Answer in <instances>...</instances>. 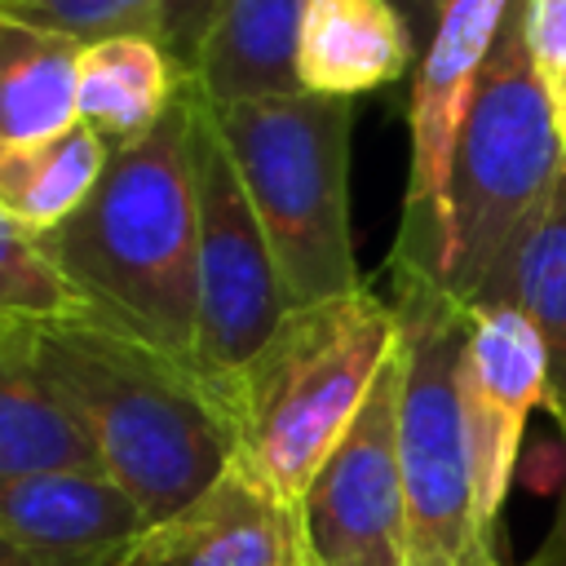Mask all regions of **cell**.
<instances>
[{
    "mask_svg": "<svg viewBox=\"0 0 566 566\" xmlns=\"http://www.w3.org/2000/svg\"><path fill=\"white\" fill-rule=\"evenodd\" d=\"M35 367L88 429L102 469L150 522L190 504L234 455V402L195 358L97 314L22 318Z\"/></svg>",
    "mask_w": 566,
    "mask_h": 566,
    "instance_id": "cell-1",
    "label": "cell"
},
{
    "mask_svg": "<svg viewBox=\"0 0 566 566\" xmlns=\"http://www.w3.org/2000/svg\"><path fill=\"white\" fill-rule=\"evenodd\" d=\"M195 75L172 111L137 142L115 146L102 181L40 243L88 314L195 358L199 327V208L190 164Z\"/></svg>",
    "mask_w": 566,
    "mask_h": 566,
    "instance_id": "cell-2",
    "label": "cell"
},
{
    "mask_svg": "<svg viewBox=\"0 0 566 566\" xmlns=\"http://www.w3.org/2000/svg\"><path fill=\"white\" fill-rule=\"evenodd\" d=\"M398 340V310L371 283L332 301L292 305L230 385L239 460L287 504H301L394 363Z\"/></svg>",
    "mask_w": 566,
    "mask_h": 566,
    "instance_id": "cell-3",
    "label": "cell"
},
{
    "mask_svg": "<svg viewBox=\"0 0 566 566\" xmlns=\"http://www.w3.org/2000/svg\"><path fill=\"white\" fill-rule=\"evenodd\" d=\"M212 119L270 239L287 305L363 287L349 234V97L301 88L212 106Z\"/></svg>",
    "mask_w": 566,
    "mask_h": 566,
    "instance_id": "cell-4",
    "label": "cell"
},
{
    "mask_svg": "<svg viewBox=\"0 0 566 566\" xmlns=\"http://www.w3.org/2000/svg\"><path fill=\"white\" fill-rule=\"evenodd\" d=\"M566 142L548 97L531 71L522 0L500 27V40L473 84L447 181V252L438 283L469 310L491 270L509 256L522 230L544 208Z\"/></svg>",
    "mask_w": 566,
    "mask_h": 566,
    "instance_id": "cell-5",
    "label": "cell"
},
{
    "mask_svg": "<svg viewBox=\"0 0 566 566\" xmlns=\"http://www.w3.org/2000/svg\"><path fill=\"white\" fill-rule=\"evenodd\" d=\"M402 332L398 464L407 495V566H500L478 517L469 433L460 411V354L469 310L433 279L394 265Z\"/></svg>",
    "mask_w": 566,
    "mask_h": 566,
    "instance_id": "cell-6",
    "label": "cell"
},
{
    "mask_svg": "<svg viewBox=\"0 0 566 566\" xmlns=\"http://www.w3.org/2000/svg\"><path fill=\"white\" fill-rule=\"evenodd\" d=\"M190 164H195V208H199V327L195 363L226 389L243 363L283 323L287 292L256 221V208L226 155L212 119V102L195 80L190 119Z\"/></svg>",
    "mask_w": 566,
    "mask_h": 566,
    "instance_id": "cell-7",
    "label": "cell"
},
{
    "mask_svg": "<svg viewBox=\"0 0 566 566\" xmlns=\"http://www.w3.org/2000/svg\"><path fill=\"white\" fill-rule=\"evenodd\" d=\"M398 389L402 354H394V363L380 371L358 420L345 429V438L305 486L296 504L305 566H407Z\"/></svg>",
    "mask_w": 566,
    "mask_h": 566,
    "instance_id": "cell-8",
    "label": "cell"
},
{
    "mask_svg": "<svg viewBox=\"0 0 566 566\" xmlns=\"http://www.w3.org/2000/svg\"><path fill=\"white\" fill-rule=\"evenodd\" d=\"M517 0H451L433 40L424 44L411 80V172L402 230L389 265H407L420 274L442 270L447 252V181L455 137L473 97V84L500 40L504 18Z\"/></svg>",
    "mask_w": 566,
    "mask_h": 566,
    "instance_id": "cell-9",
    "label": "cell"
},
{
    "mask_svg": "<svg viewBox=\"0 0 566 566\" xmlns=\"http://www.w3.org/2000/svg\"><path fill=\"white\" fill-rule=\"evenodd\" d=\"M548 398V358L531 318L513 305L469 310L460 354V411L473 460L478 517L495 539V522L517 469L526 416Z\"/></svg>",
    "mask_w": 566,
    "mask_h": 566,
    "instance_id": "cell-10",
    "label": "cell"
},
{
    "mask_svg": "<svg viewBox=\"0 0 566 566\" xmlns=\"http://www.w3.org/2000/svg\"><path fill=\"white\" fill-rule=\"evenodd\" d=\"M124 566H305L301 513L234 455L190 504L150 522Z\"/></svg>",
    "mask_w": 566,
    "mask_h": 566,
    "instance_id": "cell-11",
    "label": "cell"
},
{
    "mask_svg": "<svg viewBox=\"0 0 566 566\" xmlns=\"http://www.w3.org/2000/svg\"><path fill=\"white\" fill-rule=\"evenodd\" d=\"M146 526L142 504L102 469L0 478V531L44 566H124Z\"/></svg>",
    "mask_w": 566,
    "mask_h": 566,
    "instance_id": "cell-12",
    "label": "cell"
},
{
    "mask_svg": "<svg viewBox=\"0 0 566 566\" xmlns=\"http://www.w3.org/2000/svg\"><path fill=\"white\" fill-rule=\"evenodd\" d=\"M411 62H420V49L394 0H305L296 35L305 93L354 102L402 80Z\"/></svg>",
    "mask_w": 566,
    "mask_h": 566,
    "instance_id": "cell-13",
    "label": "cell"
},
{
    "mask_svg": "<svg viewBox=\"0 0 566 566\" xmlns=\"http://www.w3.org/2000/svg\"><path fill=\"white\" fill-rule=\"evenodd\" d=\"M478 305H513L531 318V327L539 332L544 358H548L544 407L553 411L566 438V164L544 208L535 212V221L522 230L509 256L491 270V279L482 283L469 310Z\"/></svg>",
    "mask_w": 566,
    "mask_h": 566,
    "instance_id": "cell-14",
    "label": "cell"
},
{
    "mask_svg": "<svg viewBox=\"0 0 566 566\" xmlns=\"http://www.w3.org/2000/svg\"><path fill=\"white\" fill-rule=\"evenodd\" d=\"M305 0H217L195 80L212 106L301 93L296 35Z\"/></svg>",
    "mask_w": 566,
    "mask_h": 566,
    "instance_id": "cell-15",
    "label": "cell"
},
{
    "mask_svg": "<svg viewBox=\"0 0 566 566\" xmlns=\"http://www.w3.org/2000/svg\"><path fill=\"white\" fill-rule=\"evenodd\" d=\"M53 469H102V455L80 416L35 367L22 318H0V478Z\"/></svg>",
    "mask_w": 566,
    "mask_h": 566,
    "instance_id": "cell-16",
    "label": "cell"
},
{
    "mask_svg": "<svg viewBox=\"0 0 566 566\" xmlns=\"http://www.w3.org/2000/svg\"><path fill=\"white\" fill-rule=\"evenodd\" d=\"M80 53V40L0 13V155L75 124Z\"/></svg>",
    "mask_w": 566,
    "mask_h": 566,
    "instance_id": "cell-17",
    "label": "cell"
},
{
    "mask_svg": "<svg viewBox=\"0 0 566 566\" xmlns=\"http://www.w3.org/2000/svg\"><path fill=\"white\" fill-rule=\"evenodd\" d=\"M186 80L190 71H181L155 40L115 35L84 44L75 119L88 124L111 150L128 146L172 111Z\"/></svg>",
    "mask_w": 566,
    "mask_h": 566,
    "instance_id": "cell-18",
    "label": "cell"
},
{
    "mask_svg": "<svg viewBox=\"0 0 566 566\" xmlns=\"http://www.w3.org/2000/svg\"><path fill=\"white\" fill-rule=\"evenodd\" d=\"M0 13L62 31L80 44L142 35L168 49V57L195 75L217 0H0Z\"/></svg>",
    "mask_w": 566,
    "mask_h": 566,
    "instance_id": "cell-19",
    "label": "cell"
},
{
    "mask_svg": "<svg viewBox=\"0 0 566 566\" xmlns=\"http://www.w3.org/2000/svg\"><path fill=\"white\" fill-rule=\"evenodd\" d=\"M106 159L111 146L80 119L35 146L9 150L0 155V212L31 234H44L84 208L106 172Z\"/></svg>",
    "mask_w": 566,
    "mask_h": 566,
    "instance_id": "cell-20",
    "label": "cell"
},
{
    "mask_svg": "<svg viewBox=\"0 0 566 566\" xmlns=\"http://www.w3.org/2000/svg\"><path fill=\"white\" fill-rule=\"evenodd\" d=\"M88 314L84 296L49 261L40 234L0 212V318H71Z\"/></svg>",
    "mask_w": 566,
    "mask_h": 566,
    "instance_id": "cell-21",
    "label": "cell"
},
{
    "mask_svg": "<svg viewBox=\"0 0 566 566\" xmlns=\"http://www.w3.org/2000/svg\"><path fill=\"white\" fill-rule=\"evenodd\" d=\"M522 31H526L531 71L566 142V0H522Z\"/></svg>",
    "mask_w": 566,
    "mask_h": 566,
    "instance_id": "cell-22",
    "label": "cell"
},
{
    "mask_svg": "<svg viewBox=\"0 0 566 566\" xmlns=\"http://www.w3.org/2000/svg\"><path fill=\"white\" fill-rule=\"evenodd\" d=\"M394 4L402 9L407 27H411V40H416V49L424 53V44L433 40V31H438V22H442V13H447L451 0H394Z\"/></svg>",
    "mask_w": 566,
    "mask_h": 566,
    "instance_id": "cell-23",
    "label": "cell"
},
{
    "mask_svg": "<svg viewBox=\"0 0 566 566\" xmlns=\"http://www.w3.org/2000/svg\"><path fill=\"white\" fill-rule=\"evenodd\" d=\"M535 566H566V495H562V509H557V526L548 531Z\"/></svg>",
    "mask_w": 566,
    "mask_h": 566,
    "instance_id": "cell-24",
    "label": "cell"
},
{
    "mask_svg": "<svg viewBox=\"0 0 566 566\" xmlns=\"http://www.w3.org/2000/svg\"><path fill=\"white\" fill-rule=\"evenodd\" d=\"M0 566H44V562H35L18 539H9V535L0 531Z\"/></svg>",
    "mask_w": 566,
    "mask_h": 566,
    "instance_id": "cell-25",
    "label": "cell"
}]
</instances>
